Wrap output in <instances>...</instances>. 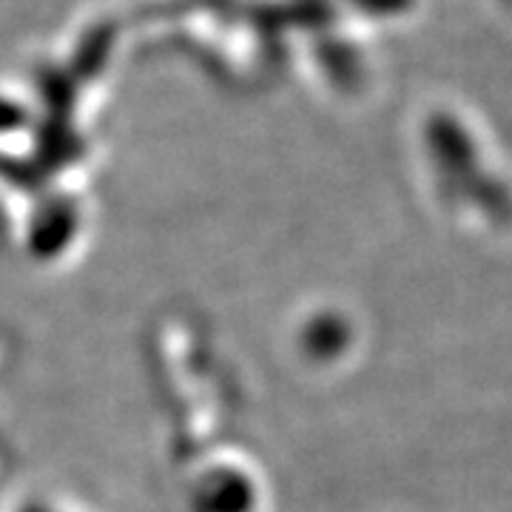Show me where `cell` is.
Instances as JSON below:
<instances>
[{"label":"cell","instance_id":"6da1fadb","mask_svg":"<svg viewBox=\"0 0 512 512\" xmlns=\"http://www.w3.org/2000/svg\"><path fill=\"white\" fill-rule=\"evenodd\" d=\"M507 3H510V6H512V0H507Z\"/></svg>","mask_w":512,"mask_h":512}]
</instances>
